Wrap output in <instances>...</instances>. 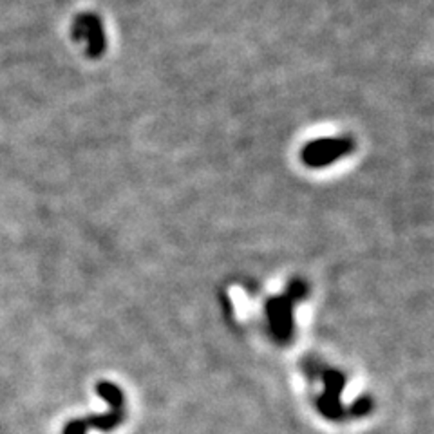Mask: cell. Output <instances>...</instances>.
Returning <instances> with one entry per match:
<instances>
[{
  "mask_svg": "<svg viewBox=\"0 0 434 434\" xmlns=\"http://www.w3.org/2000/svg\"><path fill=\"white\" fill-rule=\"evenodd\" d=\"M355 140L349 136L321 138V140H313L306 145L301 150V160L308 167L322 168L339 161L342 156L355 153Z\"/></svg>",
  "mask_w": 434,
  "mask_h": 434,
  "instance_id": "cell-1",
  "label": "cell"
},
{
  "mask_svg": "<svg viewBox=\"0 0 434 434\" xmlns=\"http://www.w3.org/2000/svg\"><path fill=\"white\" fill-rule=\"evenodd\" d=\"M73 36L76 40H86L89 58L98 60L107 51V38L103 22L96 13H80L75 20Z\"/></svg>",
  "mask_w": 434,
  "mask_h": 434,
  "instance_id": "cell-2",
  "label": "cell"
}]
</instances>
